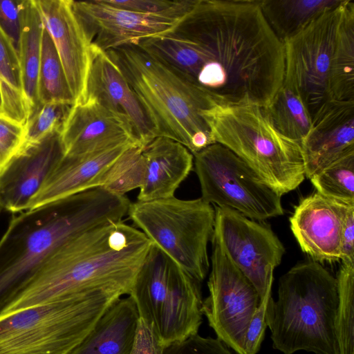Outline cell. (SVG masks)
<instances>
[{
    "label": "cell",
    "mask_w": 354,
    "mask_h": 354,
    "mask_svg": "<svg viewBox=\"0 0 354 354\" xmlns=\"http://www.w3.org/2000/svg\"><path fill=\"white\" fill-rule=\"evenodd\" d=\"M338 301L336 277L320 263L294 266L279 279L277 299L270 296L266 305L272 347L283 354H339Z\"/></svg>",
    "instance_id": "obj_5"
},
{
    "label": "cell",
    "mask_w": 354,
    "mask_h": 354,
    "mask_svg": "<svg viewBox=\"0 0 354 354\" xmlns=\"http://www.w3.org/2000/svg\"><path fill=\"white\" fill-rule=\"evenodd\" d=\"M37 98L39 104H75L57 50L45 28L41 39Z\"/></svg>",
    "instance_id": "obj_29"
},
{
    "label": "cell",
    "mask_w": 354,
    "mask_h": 354,
    "mask_svg": "<svg viewBox=\"0 0 354 354\" xmlns=\"http://www.w3.org/2000/svg\"><path fill=\"white\" fill-rule=\"evenodd\" d=\"M25 126L0 115V175L21 149Z\"/></svg>",
    "instance_id": "obj_34"
},
{
    "label": "cell",
    "mask_w": 354,
    "mask_h": 354,
    "mask_svg": "<svg viewBox=\"0 0 354 354\" xmlns=\"http://www.w3.org/2000/svg\"><path fill=\"white\" fill-rule=\"evenodd\" d=\"M142 148L132 145L126 149L102 176L97 187L118 196L140 188L145 172Z\"/></svg>",
    "instance_id": "obj_30"
},
{
    "label": "cell",
    "mask_w": 354,
    "mask_h": 354,
    "mask_svg": "<svg viewBox=\"0 0 354 354\" xmlns=\"http://www.w3.org/2000/svg\"><path fill=\"white\" fill-rule=\"evenodd\" d=\"M354 2L347 0L342 15L329 77L330 100L354 101Z\"/></svg>",
    "instance_id": "obj_26"
},
{
    "label": "cell",
    "mask_w": 354,
    "mask_h": 354,
    "mask_svg": "<svg viewBox=\"0 0 354 354\" xmlns=\"http://www.w3.org/2000/svg\"><path fill=\"white\" fill-rule=\"evenodd\" d=\"M340 261L343 263H354V205L348 207L344 218Z\"/></svg>",
    "instance_id": "obj_40"
},
{
    "label": "cell",
    "mask_w": 354,
    "mask_h": 354,
    "mask_svg": "<svg viewBox=\"0 0 354 354\" xmlns=\"http://www.w3.org/2000/svg\"><path fill=\"white\" fill-rule=\"evenodd\" d=\"M151 241L123 221L62 244L0 301V319L35 306L101 292L129 295Z\"/></svg>",
    "instance_id": "obj_2"
},
{
    "label": "cell",
    "mask_w": 354,
    "mask_h": 354,
    "mask_svg": "<svg viewBox=\"0 0 354 354\" xmlns=\"http://www.w3.org/2000/svg\"><path fill=\"white\" fill-rule=\"evenodd\" d=\"M193 156L201 198L207 203L259 222L283 214L282 196L228 148L213 143Z\"/></svg>",
    "instance_id": "obj_10"
},
{
    "label": "cell",
    "mask_w": 354,
    "mask_h": 354,
    "mask_svg": "<svg viewBox=\"0 0 354 354\" xmlns=\"http://www.w3.org/2000/svg\"><path fill=\"white\" fill-rule=\"evenodd\" d=\"M308 178L345 154L354 151V101L327 102L313 117L301 146Z\"/></svg>",
    "instance_id": "obj_20"
},
{
    "label": "cell",
    "mask_w": 354,
    "mask_h": 354,
    "mask_svg": "<svg viewBox=\"0 0 354 354\" xmlns=\"http://www.w3.org/2000/svg\"><path fill=\"white\" fill-rule=\"evenodd\" d=\"M201 115L212 142L231 150L280 195L293 191L305 179L301 146L283 136L262 108L213 103Z\"/></svg>",
    "instance_id": "obj_6"
},
{
    "label": "cell",
    "mask_w": 354,
    "mask_h": 354,
    "mask_svg": "<svg viewBox=\"0 0 354 354\" xmlns=\"http://www.w3.org/2000/svg\"><path fill=\"white\" fill-rule=\"evenodd\" d=\"M163 354H236L218 337H204L198 333L163 348Z\"/></svg>",
    "instance_id": "obj_35"
},
{
    "label": "cell",
    "mask_w": 354,
    "mask_h": 354,
    "mask_svg": "<svg viewBox=\"0 0 354 354\" xmlns=\"http://www.w3.org/2000/svg\"><path fill=\"white\" fill-rule=\"evenodd\" d=\"M72 106L64 103L40 104L25 124L24 144L37 143L53 133H62Z\"/></svg>",
    "instance_id": "obj_33"
},
{
    "label": "cell",
    "mask_w": 354,
    "mask_h": 354,
    "mask_svg": "<svg viewBox=\"0 0 354 354\" xmlns=\"http://www.w3.org/2000/svg\"><path fill=\"white\" fill-rule=\"evenodd\" d=\"M145 172L139 188L138 201L174 196L194 166V156L184 145L172 139L158 136L142 148Z\"/></svg>",
    "instance_id": "obj_22"
},
{
    "label": "cell",
    "mask_w": 354,
    "mask_h": 354,
    "mask_svg": "<svg viewBox=\"0 0 354 354\" xmlns=\"http://www.w3.org/2000/svg\"><path fill=\"white\" fill-rule=\"evenodd\" d=\"M61 140L64 156L93 153L127 143L139 145L129 122L91 97L72 106Z\"/></svg>",
    "instance_id": "obj_18"
},
{
    "label": "cell",
    "mask_w": 354,
    "mask_h": 354,
    "mask_svg": "<svg viewBox=\"0 0 354 354\" xmlns=\"http://www.w3.org/2000/svg\"><path fill=\"white\" fill-rule=\"evenodd\" d=\"M129 218L147 238L194 279L202 282L209 269L207 245L215 210L201 197L175 196L131 203Z\"/></svg>",
    "instance_id": "obj_9"
},
{
    "label": "cell",
    "mask_w": 354,
    "mask_h": 354,
    "mask_svg": "<svg viewBox=\"0 0 354 354\" xmlns=\"http://www.w3.org/2000/svg\"><path fill=\"white\" fill-rule=\"evenodd\" d=\"M56 47L75 104L86 99L92 48L71 7V0H34Z\"/></svg>",
    "instance_id": "obj_15"
},
{
    "label": "cell",
    "mask_w": 354,
    "mask_h": 354,
    "mask_svg": "<svg viewBox=\"0 0 354 354\" xmlns=\"http://www.w3.org/2000/svg\"><path fill=\"white\" fill-rule=\"evenodd\" d=\"M318 192L304 198L290 218L291 231L301 250L313 261L341 260L342 233L348 207Z\"/></svg>",
    "instance_id": "obj_17"
},
{
    "label": "cell",
    "mask_w": 354,
    "mask_h": 354,
    "mask_svg": "<svg viewBox=\"0 0 354 354\" xmlns=\"http://www.w3.org/2000/svg\"><path fill=\"white\" fill-rule=\"evenodd\" d=\"M2 210H3V208H2V206H1V203H0V213H1V212Z\"/></svg>",
    "instance_id": "obj_42"
},
{
    "label": "cell",
    "mask_w": 354,
    "mask_h": 354,
    "mask_svg": "<svg viewBox=\"0 0 354 354\" xmlns=\"http://www.w3.org/2000/svg\"><path fill=\"white\" fill-rule=\"evenodd\" d=\"M26 0H0V29L19 53L23 10Z\"/></svg>",
    "instance_id": "obj_36"
},
{
    "label": "cell",
    "mask_w": 354,
    "mask_h": 354,
    "mask_svg": "<svg viewBox=\"0 0 354 354\" xmlns=\"http://www.w3.org/2000/svg\"><path fill=\"white\" fill-rule=\"evenodd\" d=\"M170 32L180 72L216 104L264 109L282 85L283 44L259 0H197Z\"/></svg>",
    "instance_id": "obj_1"
},
{
    "label": "cell",
    "mask_w": 354,
    "mask_h": 354,
    "mask_svg": "<svg viewBox=\"0 0 354 354\" xmlns=\"http://www.w3.org/2000/svg\"><path fill=\"white\" fill-rule=\"evenodd\" d=\"M310 180L319 194L336 201L354 204V151L334 161Z\"/></svg>",
    "instance_id": "obj_31"
},
{
    "label": "cell",
    "mask_w": 354,
    "mask_h": 354,
    "mask_svg": "<svg viewBox=\"0 0 354 354\" xmlns=\"http://www.w3.org/2000/svg\"><path fill=\"white\" fill-rule=\"evenodd\" d=\"M131 354H163L152 326L142 318L139 319L134 345Z\"/></svg>",
    "instance_id": "obj_38"
},
{
    "label": "cell",
    "mask_w": 354,
    "mask_h": 354,
    "mask_svg": "<svg viewBox=\"0 0 354 354\" xmlns=\"http://www.w3.org/2000/svg\"><path fill=\"white\" fill-rule=\"evenodd\" d=\"M127 143L104 150L73 156H64L39 191L27 209H41L83 191L97 187L109 167L129 147Z\"/></svg>",
    "instance_id": "obj_21"
},
{
    "label": "cell",
    "mask_w": 354,
    "mask_h": 354,
    "mask_svg": "<svg viewBox=\"0 0 354 354\" xmlns=\"http://www.w3.org/2000/svg\"><path fill=\"white\" fill-rule=\"evenodd\" d=\"M338 308L335 328L339 354H354V263H342L336 275Z\"/></svg>",
    "instance_id": "obj_32"
},
{
    "label": "cell",
    "mask_w": 354,
    "mask_h": 354,
    "mask_svg": "<svg viewBox=\"0 0 354 354\" xmlns=\"http://www.w3.org/2000/svg\"><path fill=\"white\" fill-rule=\"evenodd\" d=\"M91 48L86 98L95 100L127 120L138 144L145 147L156 137L146 111L122 71L107 53L92 46Z\"/></svg>",
    "instance_id": "obj_19"
},
{
    "label": "cell",
    "mask_w": 354,
    "mask_h": 354,
    "mask_svg": "<svg viewBox=\"0 0 354 354\" xmlns=\"http://www.w3.org/2000/svg\"><path fill=\"white\" fill-rule=\"evenodd\" d=\"M139 319L133 299L120 297L69 354H131Z\"/></svg>",
    "instance_id": "obj_23"
},
{
    "label": "cell",
    "mask_w": 354,
    "mask_h": 354,
    "mask_svg": "<svg viewBox=\"0 0 354 354\" xmlns=\"http://www.w3.org/2000/svg\"><path fill=\"white\" fill-rule=\"evenodd\" d=\"M274 127L301 147L312 129L313 120L298 91L283 82L268 106L263 109Z\"/></svg>",
    "instance_id": "obj_27"
},
{
    "label": "cell",
    "mask_w": 354,
    "mask_h": 354,
    "mask_svg": "<svg viewBox=\"0 0 354 354\" xmlns=\"http://www.w3.org/2000/svg\"><path fill=\"white\" fill-rule=\"evenodd\" d=\"M116 8L140 13H158L177 6L180 1L169 0H104Z\"/></svg>",
    "instance_id": "obj_39"
},
{
    "label": "cell",
    "mask_w": 354,
    "mask_h": 354,
    "mask_svg": "<svg viewBox=\"0 0 354 354\" xmlns=\"http://www.w3.org/2000/svg\"><path fill=\"white\" fill-rule=\"evenodd\" d=\"M196 1L180 0L175 7L158 13L133 12L104 0H71V7L91 45L107 51L171 30Z\"/></svg>",
    "instance_id": "obj_14"
},
{
    "label": "cell",
    "mask_w": 354,
    "mask_h": 354,
    "mask_svg": "<svg viewBox=\"0 0 354 354\" xmlns=\"http://www.w3.org/2000/svg\"><path fill=\"white\" fill-rule=\"evenodd\" d=\"M130 203L124 196L94 187L41 209L14 214L0 239V301L68 240L122 221Z\"/></svg>",
    "instance_id": "obj_3"
},
{
    "label": "cell",
    "mask_w": 354,
    "mask_h": 354,
    "mask_svg": "<svg viewBox=\"0 0 354 354\" xmlns=\"http://www.w3.org/2000/svg\"><path fill=\"white\" fill-rule=\"evenodd\" d=\"M344 0H259L266 21L283 43Z\"/></svg>",
    "instance_id": "obj_25"
},
{
    "label": "cell",
    "mask_w": 354,
    "mask_h": 354,
    "mask_svg": "<svg viewBox=\"0 0 354 354\" xmlns=\"http://www.w3.org/2000/svg\"><path fill=\"white\" fill-rule=\"evenodd\" d=\"M270 296L272 294L266 296L260 302L252 316L245 335L244 346L245 354H257L261 348L266 329L268 327L265 320V314L266 305Z\"/></svg>",
    "instance_id": "obj_37"
},
{
    "label": "cell",
    "mask_w": 354,
    "mask_h": 354,
    "mask_svg": "<svg viewBox=\"0 0 354 354\" xmlns=\"http://www.w3.org/2000/svg\"><path fill=\"white\" fill-rule=\"evenodd\" d=\"M201 283L151 243L129 296L163 348L198 333L203 315Z\"/></svg>",
    "instance_id": "obj_7"
},
{
    "label": "cell",
    "mask_w": 354,
    "mask_h": 354,
    "mask_svg": "<svg viewBox=\"0 0 354 354\" xmlns=\"http://www.w3.org/2000/svg\"><path fill=\"white\" fill-rule=\"evenodd\" d=\"M64 157L59 132L37 143L24 144L0 175V203L3 209L13 214L26 211L32 196Z\"/></svg>",
    "instance_id": "obj_16"
},
{
    "label": "cell",
    "mask_w": 354,
    "mask_h": 354,
    "mask_svg": "<svg viewBox=\"0 0 354 354\" xmlns=\"http://www.w3.org/2000/svg\"><path fill=\"white\" fill-rule=\"evenodd\" d=\"M106 52L138 97L156 137L178 142L192 154L213 144L201 112L214 102L202 88L136 44Z\"/></svg>",
    "instance_id": "obj_4"
},
{
    "label": "cell",
    "mask_w": 354,
    "mask_h": 354,
    "mask_svg": "<svg viewBox=\"0 0 354 354\" xmlns=\"http://www.w3.org/2000/svg\"><path fill=\"white\" fill-rule=\"evenodd\" d=\"M44 30V26L34 0H26L22 14L18 57L28 118L40 104L37 98V82Z\"/></svg>",
    "instance_id": "obj_24"
},
{
    "label": "cell",
    "mask_w": 354,
    "mask_h": 354,
    "mask_svg": "<svg viewBox=\"0 0 354 354\" xmlns=\"http://www.w3.org/2000/svg\"><path fill=\"white\" fill-rule=\"evenodd\" d=\"M212 243L209 295L203 300V315L218 339L236 354H245V335L259 295L220 246Z\"/></svg>",
    "instance_id": "obj_12"
},
{
    "label": "cell",
    "mask_w": 354,
    "mask_h": 354,
    "mask_svg": "<svg viewBox=\"0 0 354 354\" xmlns=\"http://www.w3.org/2000/svg\"><path fill=\"white\" fill-rule=\"evenodd\" d=\"M0 115H3V100L0 88Z\"/></svg>",
    "instance_id": "obj_41"
},
{
    "label": "cell",
    "mask_w": 354,
    "mask_h": 354,
    "mask_svg": "<svg viewBox=\"0 0 354 354\" xmlns=\"http://www.w3.org/2000/svg\"><path fill=\"white\" fill-rule=\"evenodd\" d=\"M214 207L211 241L251 282L261 302L272 294L274 270L280 264L285 248L270 227L234 210Z\"/></svg>",
    "instance_id": "obj_13"
},
{
    "label": "cell",
    "mask_w": 354,
    "mask_h": 354,
    "mask_svg": "<svg viewBox=\"0 0 354 354\" xmlns=\"http://www.w3.org/2000/svg\"><path fill=\"white\" fill-rule=\"evenodd\" d=\"M347 0L283 42L284 82L299 93L311 115L330 100L328 77L339 26Z\"/></svg>",
    "instance_id": "obj_11"
},
{
    "label": "cell",
    "mask_w": 354,
    "mask_h": 354,
    "mask_svg": "<svg viewBox=\"0 0 354 354\" xmlns=\"http://www.w3.org/2000/svg\"><path fill=\"white\" fill-rule=\"evenodd\" d=\"M0 88L3 115L25 126L28 115L24 96L19 57L0 29Z\"/></svg>",
    "instance_id": "obj_28"
},
{
    "label": "cell",
    "mask_w": 354,
    "mask_h": 354,
    "mask_svg": "<svg viewBox=\"0 0 354 354\" xmlns=\"http://www.w3.org/2000/svg\"><path fill=\"white\" fill-rule=\"evenodd\" d=\"M122 296L101 292L8 315L0 319V354H69Z\"/></svg>",
    "instance_id": "obj_8"
}]
</instances>
